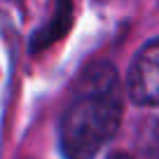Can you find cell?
I'll use <instances>...</instances> for the list:
<instances>
[{
	"label": "cell",
	"mask_w": 159,
	"mask_h": 159,
	"mask_svg": "<svg viewBox=\"0 0 159 159\" xmlns=\"http://www.w3.org/2000/svg\"><path fill=\"white\" fill-rule=\"evenodd\" d=\"M80 77L61 117L59 143L66 159H94L122 124V89L110 63H94Z\"/></svg>",
	"instance_id": "cell-1"
},
{
	"label": "cell",
	"mask_w": 159,
	"mask_h": 159,
	"mask_svg": "<svg viewBox=\"0 0 159 159\" xmlns=\"http://www.w3.org/2000/svg\"><path fill=\"white\" fill-rule=\"evenodd\" d=\"M126 87L138 105H159V38L143 45L134 56Z\"/></svg>",
	"instance_id": "cell-2"
},
{
	"label": "cell",
	"mask_w": 159,
	"mask_h": 159,
	"mask_svg": "<svg viewBox=\"0 0 159 159\" xmlns=\"http://www.w3.org/2000/svg\"><path fill=\"white\" fill-rule=\"evenodd\" d=\"M108 159H131V157H129L126 152H112V154H110Z\"/></svg>",
	"instance_id": "cell-3"
}]
</instances>
